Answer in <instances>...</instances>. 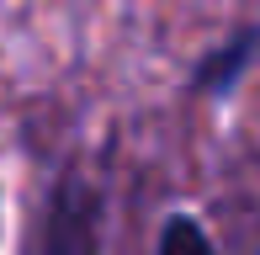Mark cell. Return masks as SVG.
Returning <instances> with one entry per match:
<instances>
[{"mask_svg": "<svg viewBox=\"0 0 260 255\" xmlns=\"http://www.w3.org/2000/svg\"><path fill=\"white\" fill-rule=\"evenodd\" d=\"M48 255H90V213L80 202H58L53 229H48Z\"/></svg>", "mask_w": 260, "mask_h": 255, "instance_id": "6da1fadb", "label": "cell"}, {"mask_svg": "<svg viewBox=\"0 0 260 255\" xmlns=\"http://www.w3.org/2000/svg\"><path fill=\"white\" fill-rule=\"evenodd\" d=\"M255 48H260V38H255V32H244L239 43H229L223 53H212V59L202 64V75H197V90H229L234 80H239V69L255 59Z\"/></svg>", "mask_w": 260, "mask_h": 255, "instance_id": "7a4b0ae2", "label": "cell"}, {"mask_svg": "<svg viewBox=\"0 0 260 255\" xmlns=\"http://www.w3.org/2000/svg\"><path fill=\"white\" fill-rule=\"evenodd\" d=\"M159 255H212V245L197 218H170L159 234Z\"/></svg>", "mask_w": 260, "mask_h": 255, "instance_id": "3957f363", "label": "cell"}]
</instances>
